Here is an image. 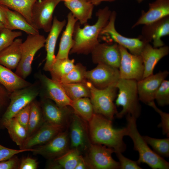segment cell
Wrapping results in <instances>:
<instances>
[{"label": "cell", "mask_w": 169, "mask_h": 169, "mask_svg": "<svg viewBox=\"0 0 169 169\" xmlns=\"http://www.w3.org/2000/svg\"><path fill=\"white\" fill-rule=\"evenodd\" d=\"M88 122L91 143L105 145L113 149L115 153H122L125 151L126 146L123 138L127 136L126 127L115 128L113 127L112 120L95 113Z\"/></svg>", "instance_id": "1"}, {"label": "cell", "mask_w": 169, "mask_h": 169, "mask_svg": "<svg viewBox=\"0 0 169 169\" xmlns=\"http://www.w3.org/2000/svg\"><path fill=\"white\" fill-rule=\"evenodd\" d=\"M111 12L108 6L99 9L96 13L97 17L96 22L92 25L86 23L83 28L77 22L73 34L74 45L69 54H87L91 53L99 43V36L108 23Z\"/></svg>", "instance_id": "2"}, {"label": "cell", "mask_w": 169, "mask_h": 169, "mask_svg": "<svg viewBox=\"0 0 169 169\" xmlns=\"http://www.w3.org/2000/svg\"><path fill=\"white\" fill-rule=\"evenodd\" d=\"M126 118L127 136L131 139L134 149L139 154L136 161L138 164L146 163L153 169H168L169 162L151 150L140 134L137 127V119L129 114L126 115Z\"/></svg>", "instance_id": "3"}, {"label": "cell", "mask_w": 169, "mask_h": 169, "mask_svg": "<svg viewBox=\"0 0 169 169\" xmlns=\"http://www.w3.org/2000/svg\"><path fill=\"white\" fill-rule=\"evenodd\" d=\"M116 87L118 90L115 105L121 106L122 109L116 114L117 118H121L129 114L136 119L140 115L141 107L139 103L137 81L120 78Z\"/></svg>", "instance_id": "4"}, {"label": "cell", "mask_w": 169, "mask_h": 169, "mask_svg": "<svg viewBox=\"0 0 169 169\" xmlns=\"http://www.w3.org/2000/svg\"><path fill=\"white\" fill-rule=\"evenodd\" d=\"M86 84L90 92V98L95 113L102 115L112 120L118 113L114 101L116 97L117 89L115 85L104 89H98L87 80Z\"/></svg>", "instance_id": "5"}, {"label": "cell", "mask_w": 169, "mask_h": 169, "mask_svg": "<svg viewBox=\"0 0 169 169\" xmlns=\"http://www.w3.org/2000/svg\"><path fill=\"white\" fill-rule=\"evenodd\" d=\"M46 38L40 34H29L21 46V58L15 73L26 79L32 72V64L37 52L45 46Z\"/></svg>", "instance_id": "6"}, {"label": "cell", "mask_w": 169, "mask_h": 169, "mask_svg": "<svg viewBox=\"0 0 169 169\" xmlns=\"http://www.w3.org/2000/svg\"><path fill=\"white\" fill-rule=\"evenodd\" d=\"M39 84L37 81L26 87L10 93L9 104L0 120L1 125L11 119L20 110L31 103L39 96Z\"/></svg>", "instance_id": "7"}, {"label": "cell", "mask_w": 169, "mask_h": 169, "mask_svg": "<svg viewBox=\"0 0 169 169\" xmlns=\"http://www.w3.org/2000/svg\"><path fill=\"white\" fill-rule=\"evenodd\" d=\"M84 158L87 169H119V162L112 156L115 153L112 148L102 145L91 143Z\"/></svg>", "instance_id": "8"}, {"label": "cell", "mask_w": 169, "mask_h": 169, "mask_svg": "<svg viewBox=\"0 0 169 169\" xmlns=\"http://www.w3.org/2000/svg\"><path fill=\"white\" fill-rule=\"evenodd\" d=\"M39 84L40 98L49 99L60 106H71L72 101L67 96L60 84L38 72L35 75Z\"/></svg>", "instance_id": "9"}, {"label": "cell", "mask_w": 169, "mask_h": 169, "mask_svg": "<svg viewBox=\"0 0 169 169\" xmlns=\"http://www.w3.org/2000/svg\"><path fill=\"white\" fill-rule=\"evenodd\" d=\"M39 102L45 122L68 128L74 113L70 106H60L51 100L43 98H40Z\"/></svg>", "instance_id": "10"}, {"label": "cell", "mask_w": 169, "mask_h": 169, "mask_svg": "<svg viewBox=\"0 0 169 169\" xmlns=\"http://www.w3.org/2000/svg\"><path fill=\"white\" fill-rule=\"evenodd\" d=\"M120 60L119 68L120 78L137 81L142 79L144 65L141 55L131 54L124 47L119 45Z\"/></svg>", "instance_id": "11"}, {"label": "cell", "mask_w": 169, "mask_h": 169, "mask_svg": "<svg viewBox=\"0 0 169 169\" xmlns=\"http://www.w3.org/2000/svg\"><path fill=\"white\" fill-rule=\"evenodd\" d=\"M60 0H39L34 4L32 10L33 26L38 30L50 31L53 23V14Z\"/></svg>", "instance_id": "12"}, {"label": "cell", "mask_w": 169, "mask_h": 169, "mask_svg": "<svg viewBox=\"0 0 169 169\" xmlns=\"http://www.w3.org/2000/svg\"><path fill=\"white\" fill-rule=\"evenodd\" d=\"M116 17L115 11H112L109 21L101 30L100 34L110 36L115 43L129 51L132 54L140 55L146 42L137 38H130L124 36L117 31L115 26Z\"/></svg>", "instance_id": "13"}, {"label": "cell", "mask_w": 169, "mask_h": 169, "mask_svg": "<svg viewBox=\"0 0 169 169\" xmlns=\"http://www.w3.org/2000/svg\"><path fill=\"white\" fill-rule=\"evenodd\" d=\"M33 148V155H41L49 160L57 158L70 148L69 131L66 129L47 143Z\"/></svg>", "instance_id": "14"}, {"label": "cell", "mask_w": 169, "mask_h": 169, "mask_svg": "<svg viewBox=\"0 0 169 169\" xmlns=\"http://www.w3.org/2000/svg\"><path fill=\"white\" fill-rule=\"evenodd\" d=\"M97 64L94 69L86 71L85 77L87 80L99 89L116 85L120 78L119 69L105 64Z\"/></svg>", "instance_id": "15"}, {"label": "cell", "mask_w": 169, "mask_h": 169, "mask_svg": "<svg viewBox=\"0 0 169 169\" xmlns=\"http://www.w3.org/2000/svg\"><path fill=\"white\" fill-rule=\"evenodd\" d=\"M86 122L74 113L69 125L70 148L87 151L91 143Z\"/></svg>", "instance_id": "16"}, {"label": "cell", "mask_w": 169, "mask_h": 169, "mask_svg": "<svg viewBox=\"0 0 169 169\" xmlns=\"http://www.w3.org/2000/svg\"><path fill=\"white\" fill-rule=\"evenodd\" d=\"M169 35V16L150 24L144 25L141 34L138 37L144 41L152 42L153 47L157 48L165 45L162 38Z\"/></svg>", "instance_id": "17"}, {"label": "cell", "mask_w": 169, "mask_h": 169, "mask_svg": "<svg viewBox=\"0 0 169 169\" xmlns=\"http://www.w3.org/2000/svg\"><path fill=\"white\" fill-rule=\"evenodd\" d=\"M169 73L167 70L160 71L137 81L139 100L147 105L154 101L156 92Z\"/></svg>", "instance_id": "18"}, {"label": "cell", "mask_w": 169, "mask_h": 169, "mask_svg": "<svg viewBox=\"0 0 169 169\" xmlns=\"http://www.w3.org/2000/svg\"><path fill=\"white\" fill-rule=\"evenodd\" d=\"M91 53L94 63L105 64L119 69L120 54L119 45L117 43H99Z\"/></svg>", "instance_id": "19"}, {"label": "cell", "mask_w": 169, "mask_h": 169, "mask_svg": "<svg viewBox=\"0 0 169 169\" xmlns=\"http://www.w3.org/2000/svg\"><path fill=\"white\" fill-rule=\"evenodd\" d=\"M67 128L45 122L35 132L28 137L20 149H29L44 144Z\"/></svg>", "instance_id": "20"}, {"label": "cell", "mask_w": 169, "mask_h": 169, "mask_svg": "<svg viewBox=\"0 0 169 169\" xmlns=\"http://www.w3.org/2000/svg\"><path fill=\"white\" fill-rule=\"evenodd\" d=\"M169 53V47L164 46L154 48L149 43L143 47L141 55L142 58L144 69L142 79L153 74L154 69L158 62Z\"/></svg>", "instance_id": "21"}, {"label": "cell", "mask_w": 169, "mask_h": 169, "mask_svg": "<svg viewBox=\"0 0 169 169\" xmlns=\"http://www.w3.org/2000/svg\"><path fill=\"white\" fill-rule=\"evenodd\" d=\"M146 12L142 10L141 15L132 26L133 28L141 25L150 24L169 16V0H155L150 3Z\"/></svg>", "instance_id": "22"}, {"label": "cell", "mask_w": 169, "mask_h": 169, "mask_svg": "<svg viewBox=\"0 0 169 169\" xmlns=\"http://www.w3.org/2000/svg\"><path fill=\"white\" fill-rule=\"evenodd\" d=\"M66 23L65 20L60 21L56 16L53 18L52 25L45 44L46 56L43 69L45 71L49 72L51 69L55 59V50L57 40Z\"/></svg>", "instance_id": "23"}, {"label": "cell", "mask_w": 169, "mask_h": 169, "mask_svg": "<svg viewBox=\"0 0 169 169\" xmlns=\"http://www.w3.org/2000/svg\"><path fill=\"white\" fill-rule=\"evenodd\" d=\"M67 18L66 25L60 38L59 49L55 59L68 58L70 51L74 45L73 34L75 26L78 20L70 12L68 14Z\"/></svg>", "instance_id": "24"}, {"label": "cell", "mask_w": 169, "mask_h": 169, "mask_svg": "<svg viewBox=\"0 0 169 169\" xmlns=\"http://www.w3.org/2000/svg\"><path fill=\"white\" fill-rule=\"evenodd\" d=\"M22 42V39L17 38L0 52V64L12 70L16 69L21 59Z\"/></svg>", "instance_id": "25"}, {"label": "cell", "mask_w": 169, "mask_h": 169, "mask_svg": "<svg viewBox=\"0 0 169 169\" xmlns=\"http://www.w3.org/2000/svg\"><path fill=\"white\" fill-rule=\"evenodd\" d=\"M64 4L80 24L85 25L92 18L94 6L88 0H73Z\"/></svg>", "instance_id": "26"}, {"label": "cell", "mask_w": 169, "mask_h": 169, "mask_svg": "<svg viewBox=\"0 0 169 169\" xmlns=\"http://www.w3.org/2000/svg\"><path fill=\"white\" fill-rule=\"evenodd\" d=\"M0 83L10 93L32 83L20 77L11 69L0 64Z\"/></svg>", "instance_id": "27"}, {"label": "cell", "mask_w": 169, "mask_h": 169, "mask_svg": "<svg viewBox=\"0 0 169 169\" xmlns=\"http://www.w3.org/2000/svg\"><path fill=\"white\" fill-rule=\"evenodd\" d=\"M82 156L78 149L70 148L59 157L49 160L47 167L54 169H75Z\"/></svg>", "instance_id": "28"}, {"label": "cell", "mask_w": 169, "mask_h": 169, "mask_svg": "<svg viewBox=\"0 0 169 169\" xmlns=\"http://www.w3.org/2000/svg\"><path fill=\"white\" fill-rule=\"evenodd\" d=\"M5 9L9 24V29L20 30L28 35L39 34V30L30 24L19 13L11 10L5 6Z\"/></svg>", "instance_id": "29"}, {"label": "cell", "mask_w": 169, "mask_h": 169, "mask_svg": "<svg viewBox=\"0 0 169 169\" xmlns=\"http://www.w3.org/2000/svg\"><path fill=\"white\" fill-rule=\"evenodd\" d=\"M1 126L7 130L11 138L19 148L28 137L27 130L14 117L5 121Z\"/></svg>", "instance_id": "30"}, {"label": "cell", "mask_w": 169, "mask_h": 169, "mask_svg": "<svg viewBox=\"0 0 169 169\" xmlns=\"http://www.w3.org/2000/svg\"><path fill=\"white\" fill-rule=\"evenodd\" d=\"M38 0H0V4L22 15L32 25V13L33 6Z\"/></svg>", "instance_id": "31"}, {"label": "cell", "mask_w": 169, "mask_h": 169, "mask_svg": "<svg viewBox=\"0 0 169 169\" xmlns=\"http://www.w3.org/2000/svg\"><path fill=\"white\" fill-rule=\"evenodd\" d=\"M44 122L45 120L40 103L35 100L31 103V104L27 129L28 137L38 130Z\"/></svg>", "instance_id": "32"}, {"label": "cell", "mask_w": 169, "mask_h": 169, "mask_svg": "<svg viewBox=\"0 0 169 169\" xmlns=\"http://www.w3.org/2000/svg\"><path fill=\"white\" fill-rule=\"evenodd\" d=\"M71 107L74 114L86 122L91 120L94 113L93 105L89 97L82 98L72 101Z\"/></svg>", "instance_id": "33"}, {"label": "cell", "mask_w": 169, "mask_h": 169, "mask_svg": "<svg viewBox=\"0 0 169 169\" xmlns=\"http://www.w3.org/2000/svg\"><path fill=\"white\" fill-rule=\"evenodd\" d=\"M74 61V59H70L69 57L55 59L49 71L51 79L58 81L74 68L75 65Z\"/></svg>", "instance_id": "34"}, {"label": "cell", "mask_w": 169, "mask_h": 169, "mask_svg": "<svg viewBox=\"0 0 169 169\" xmlns=\"http://www.w3.org/2000/svg\"><path fill=\"white\" fill-rule=\"evenodd\" d=\"M86 83H59L68 97L73 101L83 97L90 98V92Z\"/></svg>", "instance_id": "35"}, {"label": "cell", "mask_w": 169, "mask_h": 169, "mask_svg": "<svg viewBox=\"0 0 169 169\" xmlns=\"http://www.w3.org/2000/svg\"><path fill=\"white\" fill-rule=\"evenodd\" d=\"M86 68L80 63L75 65L74 68L58 81L61 84L85 83Z\"/></svg>", "instance_id": "36"}, {"label": "cell", "mask_w": 169, "mask_h": 169, "mask_svg": "<svg viewBox=\"0 0 169 169\" xmlns=\"http://www.w3.org/2000/svg\"><path fill=\"white\" fill-rule=\"evenodd\" d=\"M142 137L146 143L152 148L153 151L161 157L169 156V138L157 139L147 136Z\"/></svg>", "instance_id": "37"}, {"label": "cell", "mask_w": 169, "mask_h": 169, "mask_svg": "<svg viewBox=\"0 0 169 169\" xmlns=\"http://www.w3.org/2000/svg\"><path fill=\"white\" fill-rule=\"evenodd\" d=\"M158 105L164 106L169 104V81L164 79L156 93L154 100Z\"/></svg>", "instance_id": "38"}, {"label": "cell", "mask_w": 169, "mask_h": 169, "mask_svg": "<svg viewBox=\"0 0 169 169\" xmlns=\"http://www.w3.org/2000/svg\"><path fill=\"white\" fill-rule=\"evenodd\" d=\"M20 31H15L4 28L0 31V52L11 44L16 38L22 35Z\"/></svg>", "instance_id": "39"}, {"label": "cell", "mask_w": 169, "mask_h": 169, "mask_svg": "<svg viewBox=\"0 0 169 169\" xmlns=\"http://www.w3.org/2000/svg\"><path fill=\"white\" fill-rule=\"evenodd\" d=\"M148 105L152 107L154 110L158 113L161 118V121L158 125V127L161 128L164 135H166L167 137L169 136V114L163 111L158 108L156 105L154 101L149 103Z\"/></svg>", "instance_id": "40"}, {"label": "cell", "mask_w": 169, "mask_h": 169, "mask_svg": "<svg viewBox=\"0 0 169 169\" xmlns=\"http://www.w3.org/2000/svg\"><path fill=\"white\" fill-rule=\"evenodd\" d=\"M119 160L120 169H142L136 161L130 159L124 156L121 152L115 153Z\"/></svg>", "instance_id": "41"}, {"label": "cell", "mask_w": 169, "mask_h": 169, "mask_svg": "<svg viewBox=\"0 0 169 169\" xmlns=\"http://www.w3.org/2000/svg\"><path fill=\"white\" fill-rule=\"evenodd\" d=\"M31 104V103L21 109L14 117L27 130L30 116Z\"/></svg>", "instance_id": "42"}, {"label": "cell", "mask_w": 169, "mask_h": 169, "mask_svg": "<svg viewBox=\"0 0 169 169\" xmlns=\"http://www.w3.org/2000/svg\"><path fill=\"white\" fill-rule=\"evenodd\" d=\"M33 148L16 150L4 147L0 144V162L7 160L15 155L27 151H32Z\"/></svg>", "instance_id": "43"}, {"label": "cell", "mask_w": 169, "mask_h": 169, "mask_svg": "<svg viewBox=\"0 0 169 169\" xmlns=\"http://www.w3.org/2000/svg\"><path fill=\"white\" fill-rule=\"evenodd\" d=\"M20 160L15 155L10 158L0 162V169H18Z\"/></svg>", "instance_id": "44"}, {"label": "cell", "mask_w": 169, "mask_h": 169, "mask_svg": "<svg viewBox=\"0 0 169 169\" xmlns=\"http://www.w3.org/2000/svg\"><path fill=\"white\" fill-rule=\"evenodd\" d=\"M10 93L0 83V114L3 109L8 107L10 101Z\"/></svg>", "instance_id": "45"}, {"label": "cell", "mask_w": 169, "mask_h": 169, "mask_svg": "<svg viewBox=\"0 0 169 169\" xmlns=\"http://www.w3.org/2000/svg\"><path fill=\"white\" fill-rule=\"evenodd\" d=\"M38 166V162L36 159L28 157L20 160L18 169H37Z\"/></svg>", "instance_id": "46"}, {"label": "cell", "mask_w": 169, "mask_h": 169, "mask_svg": "<svg viewBox=\"0 0 169 169\" xmlns=\"http://www.w3.org/2000/svg\"><path fill=\"white\" fill-rule=\"evenodd\" d=\"M5 6L0 4V21L6 28L9 29V25L5 11Z\"/></svg>", "instance_id": "47"}, {"label": "cell", "mask_w": 169, "mask_h": 169, "mask_svg": "<svg viewBox=\"0 0 169 169\" xmlns=\"http://www.w3.org/2000/svg\"><path fill=\"white\" fill-rule=\"evenodd\" d=\"M87 169L84 157L82 156L78 161L75 169Z\"/></svg>", "instance_id": "48"}, {"label": "cell", "mask_w": 169, "mask_h": 169, "mask_svg": "<svg viewBox=\"0 0 169 169\" xmlns=\"http://www.w3.org/2000/svg\"><path fill=\"white\" fill-rule=\"evenodd\" d=\"M94 6L99 5L103 2H113L117 0H88Z\"/></svg>", "instance_id": "49"}, {"label": "cell", "mask_w": 169, "mask_h": 169, "mask_svg": "<svg viewBox=\"0 0 169 169\" xmlns=\"http://www.w3.org/2000/svg\"><path fill=\"white\" fill-rule=\"evenodd\" d=\"M4 28L5 27L4 25L0 21V31Z\"/></svg>", "instance_id": "50"}, {"label": "cell", "mask_w": 169, "mask_h": 169, "mask_svg": "<svg viewBox=\"0 0 169 169\" xmlns=\"http://www.w3.org/2000/svg\"><path fill=\"white\" fill-rule=\"evenodd\" d=\"M145 0H136V1L139 3H140L144 1Z\"/></svg>", "instance_id": "51"}, {"label": "cell", "mask_w": 169, "mask_h": 169, "mask_svg": "<svg viewBox=\"0 0 169 169\" xmlns=\"http://www.w3.org/2000/svg\"><path fill=\"white\" fill-rule=\"evenodd\" d=\"M61 1H63L64 2H69V1H72L73 0H60Z\"/></svg>", "instance_id": "52"}]
</instances>
